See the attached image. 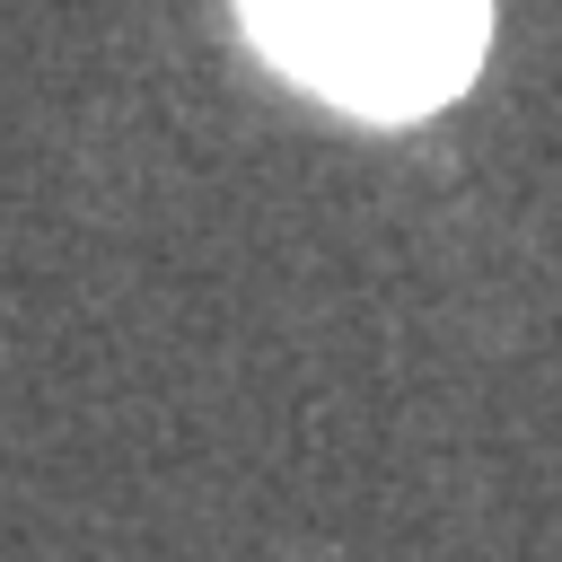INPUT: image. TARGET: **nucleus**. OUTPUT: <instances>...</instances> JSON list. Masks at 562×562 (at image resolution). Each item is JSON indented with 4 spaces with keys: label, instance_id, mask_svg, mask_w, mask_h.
<instances>
[{
    "label": "nucleus",
    "instance_id": "1",
    "mask_svg": "<svg viewBox=\"0 0 562 562\" xmlns=\"http://www.w3.org/2000/svg\"><path fill=\"white\" fill-rule=\"evenodd\" d=\"M246 35L351 114H430L483 61L492 0H237Z\"/></svg>",
    "mask_w": 562,
    "mask_h": 562
}]
</instances>
